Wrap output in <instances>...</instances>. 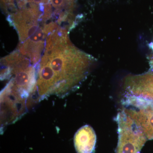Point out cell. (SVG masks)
<instances>
[{"label": "cell", "mask_w": 153, "mask_h": 153, "mask_svg": "<svg viewBox=\"0 0 153 153\" xmlns=\"http://www.w3.org/2000/svg\"><path fill=\"white\" fill-rule=\"evenodd\" d=\"M122 111L139 126L147 140H153V101L127 95Z\"/></svg>", "instance_id": "5b68a950"}, {"label": "cell", "mask_w": 153, "mask_h": 153, "mask_svg": "<svg viewBox=\"0 0 153 153\" xmlns=\"http://www.w3.org/2000/svg\"><path fill=\"white\" fill-rule=\"evenodd\" d=\"M19 10H29L41 13L49 19L52 10L49 0H15Z\"/></svg>", "instance_id": "52a82bcc"}, {"label": "cell", "mask_w": 153, "mask_h": 153, "mask_svg": "<svg viewBox=\"0 0 153 153\" xmlns=\"http://www.w3.org/2000/svg\"><path fill=\"white\" fill-rule=\"evenodd\" d=\"M8 18L19 34V52L36 65L41 60L45 48L47 36L46 21L41 17L24 11H17L9 15Z\"/></svg>", "instance_id": "7a4b0ae2"}, {"label": "cell", "mask_w": 153, "mask_h": 153, "mask_svg": "<svg viewBox=\"0 0 153 153\" xmlns=\"http://www.w3.org/2000/svg\"><path fill=\"white\" fill-rule=\"evenodd\" d=\"M96 135L93 128L86 125L79 129L74 135V147L77 153H94Z\"/></svg>", "instance_id": "8992f818"}, {"label": "cell", "mask_w": 153, "mask_h": 153, "mask_svg": "<svg viewBox=\"0 0 153 153\" xmlns=\"http://www.w3.org/2000/svg\"><path fill=\"white\" fill-rule=\"evenodd\" d=\"M51 6L55 9V14L58 16V22H61L67 19L72 10L73 0H49Z\"/></svg>", "instance_id": "ba28073f"}, {"label": "cell", "mask_w": 153, "mask_h": 153, "mask_svg": "<svg viewBox=\"0 0 153 153\" xmlns=\"http://www.w3.org/2000/svg\"><path fill=\"white\" fill-rule=\"evenodd\" d=\"M87 59L59 26L47 34L39 62L36 90L41 97L65 95L76 88L88 69Z\"/></svg>", "instance_id": "6da1fadb"}, {"label": "cell", "mask_w": 153, "mask_h": 153, "mask_svg": "<svg viewBox=\"0 0 153 153\" xmlns=\"http://www.w3.org/2000/svg\"><path fill=\"white\" fill-rule=\"evenodd\" d=\"M1 76L12 75L7 85L22 97L27 98L36 89V69L30 59L19 51L13 52L1 60Z\"/></svg>", "instance_id": "3957f363"}, {"label": "cell", "mask_w": 153, "mask_h": 153, "mask_svg": "<svg viewBox=\"0 0 153 153\" xmlns=\"http://www.w3.org/2000/svg\"><path fill=\"white\" fill-rule=\"evenodd\" d=\"M118 141L116 153H140L147 139L141 128L123 111L118 113Z\"/></svg>", "instance_id": "277c9868"}]
</instances>
